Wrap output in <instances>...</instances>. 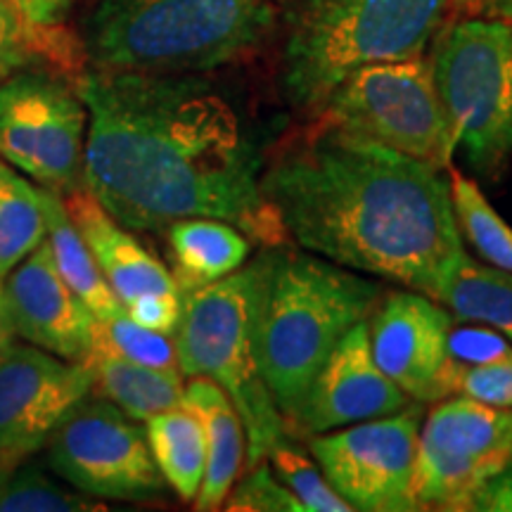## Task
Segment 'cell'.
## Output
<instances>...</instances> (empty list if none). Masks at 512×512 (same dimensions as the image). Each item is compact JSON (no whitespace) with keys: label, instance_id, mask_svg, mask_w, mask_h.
I'll use <instances>...</instances> for the list:
<instances>
[{"label":"cell","instance_id":"8992f818","mask_svg":"<svg viewBox=\"0 0 512 512\" xmlns=\"http://www.w3.org/2000/svg\"><path fill=\"white\" fill-rule=\"evenodd\" d=\"M273 247L235 273L181 294L174 332L183 377H209L238 408L247 437V467L264 463L287 439V420L275 406L259 363V311L271 273Z\"/></svg>","mask_w":512,"mask_h":512},{"label":"cell","instance_id":"9c48e42d","mask_svg":"<svg viewBox=\"0 0 512 512\" xmlns=\"http://www.w3.org/2000/svg\"><path fill=\"white\" fill-rule=\"evenodd\" d=\"M88 110L76 81L27 67L0 81V157L41 188L83 185Z\"/></svg>","mask_w":512,"mask_h":512},{"label":"cell","instance_id":"6da1fadb","mask_svg":"<svg viewBox=\"0 0 512 512\" xmlns=\"http://www.w3.org/2000/svg\"><path fill=\"white\" fill-rule=\"evenodd\" d=\"M88 110L83 188L133 233L221 219L266 247L287 230L261 190L254 140L233 105L197 74L107 72L76 81Z\"/></svg>","mask_w":512,"mask_h":512},{"label":"cell","instance_id":"f1b7e54d","mask_svg":"<svg viewBox=\"0 0 512 512\" xmlns=\"http://www.w3.org/2000/svg\"><path fill=\"white\" fill-rule=\"evenodd\" d=\"M266 460H271L275 475L299 498L306 512H351V505L332 489L320 465L287 439L273 446Z\"/></svg>","mask_w":512,"mask_h":512},{"label":"cell","instance_id":"74e56055","mask_svg":"<svg viewBox=\"0 0 512 512\" xmlns=\"http://www.w3.org/2000/svg\"><path fill=\"white\" fill-rule=\"evenodd\" d=\"M486 0H456V5H482Z\"/></svg>","mask_w":512,"mask_h":512},{"label":"cell","instance_id":"d6a6232c","mask_svg":"<svg viewBox=\"0 0 512 512\" xmlns=\"http://www.w3.org/2000/svg\"><path fill=\"white\" fill-rule=\"evenodd\" d=\"M124 309L143 328L174 335L178 320H181L183 299L181 294H143V297L128 302Z\"/></svg>","mask_w":512,"mask_h":512},{"label":"cell","instance_id":"9a60e30c","mask_svg":"<svg viewBox=\"0 0 512 512\" xmlns=\"http://www.w3.org/2000/svg\"><path fill=\"white\" fill-rule=\"evenodd\" d=\"M0 302L10 337L64 361L91 363L98 318L64 283L46 240L5 275Z\"/></svg>","mask_w":512,"mask_h":512},{"label":"cell","instance_id":"ac0fdd59","mask_svg":"<svg viewBox=\"0 0 512 512\" xmlns=\"http://www.w3.org/2000/svg\"><path fill=\"white\" fill-rule=\"evenodd\" d=\"M183 406H188L200 418L207 439V472L192 505L200 512L219 510L245 463V425L230 396L209 377L197 375L185 382Z\"/></svg>","mask_w":512,"mask_h":512},{"label":"cell","instance_id":"e0dca14e","mask_svg":"<svg viewBox=\"0 0 512 512\" xmlns=\"http://www.w3.org/2000/svg\"><path fill=\"white\" fill-rule=\"evenodd\" d=\"M62 197L69 216L91 249L95 264L121 304L126 306L143 294H181L174 273L133 235V230L121 226L83 185Z\"/></svg>","mask_w":512,"mask_h":512},{"label":"cell","instance_id":"83f0119b","mask_svg":"<svg viewBox=\"0 0 512 512\" xmlns=\"http://www.w3.org/2000/svg\"><path fill=\"white\" fill-rule=\"evenodd\" d=\"M95 354H110L143 363V366L178 370L174 335L143 328L128 316L126 309L95 323Z\"/></svg>","mask_w":512,"mask_h":512},{"label":"cell","instance_id":"4316f807","mask_svg":"<svg viewBox=\"0 0 512 512\" xmlns=\"http://www.w3.org/2000/svg\"><path fill=\"white\" fill-rule=\"evenodd\" d=\"M451 202L460 235L489 266L512 273V228L491 207L479 185L451 171Z\"/></svg>","mask_w":512,"mask_h":512},{"label":"cell","instance_id":"d590c367","mask_svg":"<svg viewBox=\"0 0 512 512\" xmlns=\"http://www.w3.org/2000/svg\"><path fill=\"white\" fill-rule=\"evenodd\" d=\"M486 12L489 17L512 22V0H486Z\"/></svg>","mask_w":512,"mask_h":512},{"label":"cell","instance_id":"e575fe53","mask_svg":"<svg viewBox=\"0 0 512 512\" xmlns=\"http://www.w3.org/2000/svg\"><path fill=\"white\" fill-rule=\"evenodd\" d=\"M475 510L512 512V463L484 484L475 501Z\"/></svg>","mask_w":512,"mask_h":512},{"label":"cell","instance_id":"52a82bcc","mask_svg":"<svg viewBox=\"0 0 512 512\" xmlns=\"http://www.w3.org/2000/svg\"><path fill=\"white\" fill-rule=\"evenodd\" d=\"M430 64L456 150L477 174H496L512 155V22L441 27Z\"/></svg>","mask_w":512,"mask_h":512},{"label":"cell","instance_id":"d6986e66","mask_svg":"<svg viewBox=\"0 0 512 512\" xmlns=\"http://www.w3.org/2000/svg\"><path fill=\"white\" fill-rule=\"evenodd\" d=\"M164 233L174 256L171 273L181 294L223 280L245 266L252 254V240L233 223L221 219H181Z\"/></svg>","mask_w":512,"mask_h":512},{"label":"cell","instance_id":"ffe728a7","mask_svg":"<svg viewBox=\"0 0 512 512\" xmlns=\"http://www.w3.org/2000/svg\"><path fill=\"white\" fill-rule=\"evenodd\" d=\"M432 299L460 320H475L501 332L512 344V273L460 252L441 273Z\"/></svg>","mask_w":512,"mask_h":512},{"label":"cell","instance_id":"ba28073f","mask_svg":"<svg viewBox=\"0 0 512 512\" xmlns=\"http://www.w3.org/2000/svg\"><path fill=\"white\" fill-rule=\"evenodd\" d=\"M316 117L441 171L456 155V140L425 55L356 69L328 95Z\"/></svg>","mask_w":512,"mask_h":512},{"label":"cell","instance_id":"d4e9b609","mask_svg":"<svg viewBox=\"0 0 512 512\" xmlns=\"http://www.w3.org/2000/svg\"><path fill=\"white\" fill-rule=\"evenodd\" d=\"M46 235L41 185L0 157V283Z\"/></svg>","mask_w":512,"mask_h":512},{"label":"cell","instance_id":"7402d4cb","mask_svg":"<svg viewBox=\"0 0 512 512\" xmlns=\"http://www.w3.org/2000/svg\"><path fill=\"white\" fill-rule=\"evenodd\" d=\"M43 207H46V242L50 247L53 264L72 290L83 299V304L93 311L98 320H105L124 309L119 297L114 294L105 275L95 264L91 249L76 228V223L64 207V197L60 192L41 188Z\"/></svg>","mask_w":512,"mask_h":512},{"label":"cell","instance_id":"cb8c5ba5","mask_svg":"<svg viewBox=\"0 0 512 512\" xmlns=\"http://www.w3.org/2000/svg\"><path fill=\"white\" fill-rule=\"evenodd\" d=\"M88 366L93 368V389L98 396L138 422L183 403L181 370L143 366L110 354H95Z\"/></svg>","mask_w":512,"mask_h":512},{"label":"cell","instance_id":"4fadbf2b","mask_svg":"<svg viewBox=\"0 0 512 512\" xmlns=\"http://www.w3.org/2000/svg\"><path fill=\"white\" fill-rule=\"evenodd\" d=\"M93 394V368L10 337L0 351V463L41 451L76 403Z\"/></svg>","mask_w":512,"mask_h":512},{"label":"cell","instance_id":"7c38bea8","mask_svg":"<svg viewBox=\"0 0 512 512\" xmlns=\"http://www.w3.org/2000/svg\"><path fill=\"white\" fill-rule=\"evenodd\" d=\"M422 403L316 434L311 453L332 489L361 512H413Z\"/></svg>","mask_w":512,"mask_h":512},{"label":"cell","instance_id":"8d00e7d4","mask_svg":"<svg viewBox=\"0 0 512 512\" xmlns=\"http://www.w3.org/2000/svg\"><path fill=\"white\" fill-rule=\"evenodd\" d=\"M10 339V332H8V325H5V316H3V302H0V351H3L5 342Z\"/></svg>","mask_w":512,"mask_h":512},{"label":"cell","instance_id":"5bb4252c","mask_svg":"<svg viewBox=\"0 0 512 512\" xmlns=\"http://www.w3.org/2000/svg\"><path fill=\"white\" fill-rule=\"evenodd\" d=\"M453 320L444 304L415 290L387 294L370 313L375 363L415 403L448 396L446 344Z\"/></svg>","mask_w":512,"mask_h":512},{"label":"cell","instance_id":"5b68a950","mask_svg":"<svg viewBox=\"0 0 512 512\" xmlns=\"http://www.w3.org/2000/svg\"><path fill=\"white\" fill-rule=\"evenodd\" d=\"M375 280L311 252H278L259 311V363L275 406L297 420L313 377L347 332L382 302Z\"/></svg>","mask_w":512,"mask_h":512},{"label":"cell","instance_id":"30bf717a","mask_svg":"<svg viewBox=\"0 0 512 512\" xmlns=\"http://www.w3.org/2000/svg\"><path fill=\"white\" fill-rule=\"evenodd\" d=\"M510 463L512 408L489 406L465 394L446 396L420 425L418 510H475L484 484Z\"/></svg>","mask_w":512,"mask_h":512},{"label":"cell","instance_id":"7a4b0ae2","mask_svg":"<svg viewBox=\"0 0 512 512\" xmlns=\"http://www.w3.org/2000/svg\"><path fill=\"white\" fill-rule=\"evenodd\" d=\"M261 190L306 252L427 297L463 252L441 169L323 119L275 152Z\"/></svg>","mask_w":512,"mask_h":512},{"label":"cell","instance_id":"2e32d148","mask_svg":"<svg viewBox=\"0 0 512 512\" xmlns=\"http://www.w3.org/2000/svg\"><path fill=\"white\" fill-rule=\"evenodd\" d=\"M411 403L415 401L408 399L375 363L368 320H361L339 339L335 351L313 377L294 425L323 434L392 415Z\"/></svg>","mask_w":512,"mask_h":512},{"label":"cell","instance_id":"277c9868","mask_svg":"<svg viewBox=\"0 0 512 512\" xmlns=\"http://www.w3.org/2000/svg\"><path fill=\"white\" fill-rule=\"evenodd\" d=\"M456 0H290L280 86L294 110L318 114L351 72L425 55Z\"/></svg>","mask_w":512,"mask_h":512},{"label":"cell","instance_id":"836d02e7","mask_svg":"<svg viewBox=\"0 0 512 512\" xmlns=\"http://www.w3.org/2000/svg\"><path fill=\"white\" fill-rule=\"evenodd\" d=\"M24 19L41 27H60L64 24L72 0H8Z\"/></svg>","mask_w":512,"mask_h":512},{"label":"cell","instance_id":"f546056e","mask_svg":"<svg viewBox=\"0 0 512 512\" xmlns=\"http://www.w3.org/2000/svg\"><path fill=\"white\" fill-rule=\"evenodd\" d=\"M508 351H512V344L498 330L484 323H475V320H460V325L453 320L446 344L448 396L456 394L460 373H465L472 366L494 361V358L508 354Z\"/></svg>","mask_w":512,"mask_h":512},{"label":"cell","instance_id":"44dd1931","mask_svg":"<svg viewBox=\"0 0 512 512\" xmlns=\"http://www.w3.org/2000/svg\"><path fill=\"white\" fill-rule=\"evenodd\" d=\"M27 67H46L79 81L88 69V60L81 38L64 24H31L8 0H0V81Z\"/></svg>","mask_w":512,"mask_h":512},{"label":"cell","instance_id":"3957f363","mask_svg":"<svg viewBox=\"0 0 512 512\" xmlns=\"http://www.w3.org/2000/svg\"><path fill=\"white\" fill-rule=\"evenodd\" d=\"M271 0H100L81 43L88 67L140 74H204L264 43Z\"/></svg>","mask_w":512,"mask_h":512},{"label":"cell","instance_id":"484cf974","mask_svg":"<svg viewBox=\"0 0 512 512\" xmlns=\"http://www.w3.org/2000/svg\"><path fill=\"white\" fill-rule=\"evenodd\" d=\"M57 482L29 458L0 463V512H93L105 505Z\"/></svg>","mask_w":512,"mask_h":512},{"label":"cell","instance_id":"4dcf8cb0","mask_svg":"<svg viewBox=\"0 0 512 512\" xmlns=\"http://www.w3.org/2000/svg\"><path fill=\"white\" fill-rule=\"evenodd\" d=\"M226 510L233 512H306L299 498L271 475V465L259 463L249 467L247 477L230 489Z\"/></svg>","mask_w":512,"mask_h":512},{"label":"cell","instance_id":"1f68e13d","mask_svg":"<svg viewBox=\"0 0 512 512\" xmlns=\"http://www.w3.org/2000/svg\"><path fill=\"white\" fill-rule=\"evenodd\" d=\"M456 394L496 408H512V351L460 373Z\"/></svg>","mask_w":512,"mask_h":512},{"label":"cell","instance_id":"8fae6325","mask_svg":"<svg viewBox=\"0 0 512 512\" xmlns=\"http://www.w3.org/2000/svg\"><path fill=\"white\" fill-rule=\"evenodd\" d=\"M43 448L50 472L95 501H155L166 491L145 427L102 396L76 403Z\"/></svg>","mask_w":512,"mask_h":512},{"label":"cell","instance_id":"603a6c76","mask_svg":"<svg viewBox=\"0 0 512 512\" xmlns=\"http://www.w3.org/2000/svg\"><path fill=\"white\" fill-rule=\"evenodd\" d=\"M143 425L166 486L183 503H195L207 472V439L200 418L181 403L152 415Z\"/></svg>","mask_w":512,"mask_h":512}]
</instances>
